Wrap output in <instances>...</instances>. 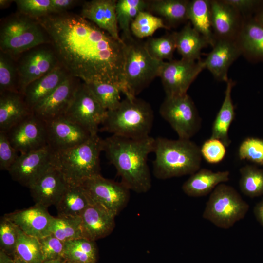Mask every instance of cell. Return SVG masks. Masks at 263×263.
<instances>
[{"label":"cell","instance_id":"1","mask_svg":"<svg viewBox=\"0 0 263 263\" xmlns=\"http://www.w3.org/2000/svg\"><path fill=\"white\" fill-rule=\"evenodd\" d=\"M47 33L59 64L86 83L117 84L126 94L125 43L80 15L52 14L36 19Z\"/></svg>","mask_w":263,"mask_h":263},{"label":"cell","instance_id":"2","mask_svg":"<svg viewBox=\"0 0 263 263\" xmlns=\"http://www.w3.org/2000/svg\"><path fill=\"white\" fill-rule=\"evenodd\" d=\"M155 138L138 139L112 135L103 139V151L115 168L122 183L130 190L145 193L151 187L147 160L153 152Z\"/></svg>","mask_w":263,"mask_h":263},{"label":"cell","instance_id":"3","mask_svg":"<svg viewBox=\"0 0 263 263\" xmlns=\"http://www.w3.org/2000/svg\"><path fill=\"white\" fill-rule=\"evenodd\" d=\"M154 175L160 179L191 175L200 168V147L190 139L155 138Z\"/></svg>","mask_w":263,"mask_h":263},{"label":"cell","instance_id":"4","mask_svg":"<svg viewBox=\"0 0 263 263\" xmlns=\"http://www.w3.org/2000/svg\"><path fill=\"white\" fill-rule=\"evenodd\" d=\"M153 119L148 103L136 97H126L116 109L107 111L101 130L122 137L142 139L150 136Z\"/></svg>","mask_w":263,"mask_h":263},{"label":"cell","instance_id":"5","mask_svg":"<svg viewBox=\"0 0 263 263\" xmlns=\"http://www.w3.org/2000/svg\"><path fill=\"white\" fill-rule=\"evenodd\" d=\"M103 139L98 134L74 148L54 152V164L70 185H80L87 179L100 174V155Z\"/></svg>","mask_w":263,"mask_h":263},{"label":"cell","instance_id":"6","mask_svg":"<svg viewBox=\"0 0 263 263\" xmlns=\"http://www.w3.org/2000/svg\"><path fill=\"white\" fill-rule=\"evenodd\" d=\"M125 43L124 74L126 97H135L153 79L159 76L164 61L152 57L144 43L133 38Z\"/></svg>","mask_w":263,"mask_h":263},{"label":"cell","instance_id":"7","mask_svg":"<svg viewBox=\"0 0 263 263\" xmlns=\"http://www.w3.org/2000/svg\"><path fill=\"white\" fill-rule=\"evenodd\" d=\"M48 43L50 40L47 33L35 19L19 14L1 25L0 51L12 57Z\"/></svg>","mask_w":263,"mask_h":263},{"label":"cell","instance_id":"8","mask_svg":"<svg viewBox=\"0 0 263 263\" xmlns=\"http://www.w3.org/2000/svg\"><path fill=\"white\" fill-rule=\"evenodd\" d=\"M249 208V205L234 188L222 183L211 193L203 217L219 228L227 229L244 218Z\"/></svg>","mask_w":263,"mask_h":263},{"label":"cell","instance_id":"9","mask_svg":"<svg viewBox=\"0 0 263 263\" xmlns=\"http://www.w3.org/2000/svg\"><path fill=\"white\" fill-rule=\"evenodd\" d=\"M159 113L180 139H190L201 128L202 119L193 101L187 94L166 96Z\"/></svg>","mask_w":263,"mask_h":263},{"label":"cell","instance_id":"10","mask_svg":"<svg viewBox=\"0 0 263 263\" xmlns=\"http://www.w3.org/2000/svg\"><path fill=\"white\" fill-rule=\"evenodd\" d=\"M107 111L83 82L79 83L65 116L94 135L97 134Z\"/></svg>","mask_w":263,"mask_h":263},{"label":"cell","instance_id":"11","mask_svg":"<svg viewBox=\"0 0 263 263\" xmlns=\"http://www.w3.org/2000/svg\"><path fill=\"white\" fill-rule=\"evenodd\" d=\"M80 185L92 201L116 216L127 205L130 189L122 183L103 177L100 174L91 177Z\"/></svg>","mask_w":263,"mask_h":263},{"label":"cell","instance_id":"12","mask_svg":"<svg viewBox=\"0 0 263 263\" xmlns=\"http://www.w3.org/2000/svg\"><path fill=\"white\" fill-rule=\"evenodd\" d=\"M205 69L203 60L182 58L164 62L159 74L166 96L180 95Z\"/></svg>","mask_w":263,"mask_h":263},{"label":"cell","instance_id":"13","mask_svg":"<svg viewBox=\"0 0 263 263\" xmlns=\"http://www.w3.org/2000/svg\"><path fill=\"white\" fill-rule=\"evenodd\" d=\"M44 45L26 52L17 64L19 92L22 94L30 83L59 65L52 47Z\"/></svg>","mask_w":263,"mask_h":263},{"label":"cell","instance_id":"14","mask_svg":"<svg viewBox=\"0 0 263 263\" xmlns=\"http://www.w3.org/2000/svg\"><path fill=\"white\" fill-rule=\"evenodd\" d=\"M5 133L19 154L29 153L48 146L46 122L33 113Z\"/></svg>","mask_w":263,"mask_h":263},{"label":"cell","instance_id":"15","mask_svg":"<svg viewBox=\"0 0 263 263\" xmlns=\"http://www.w3.org/2000/svg\"><path fill=\"white\" fill-rule=\"evenodd\" d=\"M54 151L48 145L19 154L8 170L12 179L28 188L54 164Z\"/></svg>","mask_w":263,"mask_h":263},{"label":"cell","instance_id":"16","mask_svg":"<svg viewBox=\"0 0 263 263\" xmlns=\"http://www.w3.org/2000/svg\"><path fill=\"white\" fill-rule=\"evenodd\" d=\"M46 125L48 145L54 152L77 146L91 136L86 130L65 115L47 122Z\"/></svg>","mask_w":263,"mask_h":263},{"label":"cell","instance_id":"17","mask_svg":"<svg viewBox=\"0 0 263 263\" xmlns=\"http://www.w3.org/2000/svg\"><path fill=\"white\" fill-rule=\"evenodd\" d=\"M76 79L69 75L49 96L33 108L32 113L46 122L64 116L80 83Z\"/></svg>","mask_w":263,"mask_h":263},{"label":"cell","instance_id":"18","mask_svg":"<svg viewBox=\"0 0 263 263\" xmlns=\"http://www.w3.org/2000/svg\"><path fill=\"white\" fill-rule=\"evenodd\" d=\"M69 185L60 169L53 165L29 189L35 204L47 208L56 205Z\"/></svg>","mask_w":263,"mask_h":263},{"label":"cell","instance_id":"19","mask_svg":"<svg viewBox=\"0 0 263 263\" xmlns=\"http://www.w3.org/2000/svg\"><path fill=\"white\" fill-rule=\"evenodd\" d=\"M4 216L23 232L38 239L51 234L50 227L54 216L47 208L39 205L5 214Z\"/></svg>","mask_w":263,"mask_h":263},{"label":"cell","instance_id":"20","mask_svg":"<svg viewBox=\"0 0 263 263\" xmlns=\"http://www.w3.org/2000/svg\"><path fill=\"white\" fill-rule=\"evenodd\" d=\"M242 54L236 39H217L212 50L203 60L205 69L217 80L226 82L229 67Z\"/></svg>","mask_w":263,"mask_h":263},{"label":"cell","instance_id":"21","mask_svg":"<svg viewBox=\"0 0 263 263\" xmlns=\"http://www.w3.org/2000/svg\"><path fill=\"white\" fill-rule=\"evenodd\" d=\"M116 0H92L85 2L80 15L92 22L116 40L122 42L117 23Z\"/></svg>","mask_w":263,"mask_h":263},{"label":"cell","instance_id":"22","mask_svg":"<svg viewBox=\"0 0 263 263\" xmlns=\"http://www.w3.org/2000/svg\"><path fill=\"white\" fill-rule=\"evenodd\" d=\"M115 216L93 202L81 215L83 238L95 242L109 235L115 227Z\"/></svg>","mask_w":263,"mask_h":263},{"label":"cell","instance_id":"23","mask_svg":"<svg viewBox=\"0 0 263 263\" xmlns=\"http://www.w3.org/2000/svg\"><path fill=\"white\" fill-rule=\"evenodd\" d=\"M210 2L212 26L217 39H236L243 18L223 0Z\"/></svg>","mask_w":263,"mask_h":263},{"label":"cell","instance_id":"24","mask_svg":"<svg viewBox=\"0 0 263 263\" xmlns=\"http://www.w3.org/2000/svg\"><path fill=\"white\" fill-rule=\"evenodd\" d=\"M69 75L67 71L59 65L30 83L22 94L28 108L32 111L36 105L49 96Z\"/></svg>","mask_w":263,"mask_h":263},{"label":"cell","instance_id":"25","mask_svg":"<svg viewBox=\"0 0 263 263\" xmlns=\"http://www.w3.org/2000/svg\"><path fill=\"white\" fill-rule=\"evenodd\" d=\"M32 113L21 94L17 92L0 94V132H6Z\"/></svg>","mask_w":263,"mask_h":263},{"label":"cell","instance_id":"26","mask_svg":"<svg viewBox=\"0 0 263 263\" xmlns=\"http://www.w3.org/2000/svg\"><path fill=\"white\" fill-rule=\"evenodd\" d=\"M229 176L227 170L213 172L207 169H199L184 183L182 189L189 196H204L211 193L219 184L228 181Z\"/></svg>","mask_w":263,"mask_h":263},{"label":"cell","instance_id":"27","mask_svg":"<svg viewBox=\"0 0 263 263\" xmlns=\"http://www.w3.org/2000/svg\"><path fill=\"white\" fill-rule=\"evenodd\" d=\"M242 54L250 58L263 60V27L253 18H243L236 38Z\"/></svg>","mask_w":263,"mask_h":263},{"label":"cell","instance_id":"28","mask_svg":"<svg viewBox=\"0 0 263 263\" xmlns=\"http://www.w3.org/2000/svg\"><path fill=\"white\" fill-rule=\"evenodd\" d=\"M226 83L225 97L213 123L210 138L220 140L227 147L231 142L229 137V129L235 116L231 98L232 90L235 83L231 79H229Z\"/></svg>","mask_w":263,"mask_h":263},{"label":"cell","instance_id":"29","mask_svg":"<svg viewBox=\"0 0 263 263\" xmlns=\"http://www.w3.org/2000/svg\"><path fill=\"white\" fill-rule=\"evenodd\" d=\"M188 18L192 27L213 47L216 38L212 26L210 0L189 1Z\"/></svg>","mask_w":263,"mask_h":263},{"label":"cell","instance_id":"30","mask_svg":"<svg viewBox=\"0 0 263 263\" xmlns=\"http://www.w3.org/2000/svg\"><path fill=\"white\" fill-rule=\"evenodd\" d=\"M93 201L81 185H70L56 205L58 216L80 217Z\"/></svg>","mask_w":263,"mask_h":263},{"label":"cell","instance_id":"31","mask_svg":"<svg viewBox=\"0 0 263 263\" xmlns=\"http://www.w3.org/2000/svg\"><path fill=\"white\" fill-rule=\"evenodd\" d=\"M176 47L182 58L200 60L202 50L208 45L206 40L188 22L175 32Z\"/></svg>","mask_w":263,"mask_h":263},{"label":"cell","instance_id":"32","mask_svg":"<svg viewBox=\"0 0 263 263\" xmlns=\"http://www.w3.org/2000/svg\"><path fill=\"white\" fill-rule=\"evenodd\" d=\"M63 259L71 263H96L97 249L95 242L81 238L65 242Z\"/></svg>","mask_w":263,"mask_h":263},{"label":"cell","instance_id":"33","mask_svg":"<svg viewBox=\"0 0 263 263\" xmlns=\"http://www.w3.org/2000/svg\"><path fill=\"white\" fill-rule=\"evenodd\" d=\"M189 0H148V9L165 18L172 24L188 19Z\"/></svg>","mask_w":263,"mask_h":263},{"label":"cell","instance_id":"34","mask_svg":"<svg viewBox=\"0 0 263 263\" xmlns=\"http://www.w3.org/2000/svg\"><path fill=\"white\" fill-rule=\"evenodd\" d=\"M148 9V0H118L116 13L119 29L122 32L123 40L132 39L131 25L139 12Z\"/></svg>","mask_w":263,"mask_h":263},{"label":"cell","instance_id":"35","mask_svg":"<svg viewBox=\"0 0 263 263\" xmlns=\"http://www.w3.org/2000/svg\"><path fill=\"white\" fill-rule=\"evenodd\" d=\"M86 84L99 103L107 111L114 110L120 104L122 101L120 94L122 91L118 85L98 81Z\"/></svg>","mask_w":263,"mask_h":263},{"label":"cell","instance_id":"36","mask_svg":"<svg viewBox=\"0 0 263 263\" xmlns=\"http://www.w3.org/2000/svg\"><path fill=\"white\" fill-rule=\"evenodd\" d=\"M239 187L241 192L251 198L263 195V169L246 165L239 169Z\"/></svg>","mask_w":263,"mask_h":263},{"label":"cell","instance_id":"37","mask_svg":"<svg viewBox=\"0 0 263 263\" xmlns=\"http://www.w3.org/2000/svg\"><path fill=\"white\" fill-rule=\"evenodd\" d=\"M50 233L64 243L83 238L81 216L53 217L51 224Z\"/></svg>","mask_w":263,"mask_h":263},{"label":"cell","instance_id":"38","mask_svg":"<svg viewBox=\"0 0 263 263\" xmlns=\"http://www.w3.org/2000/svg\"><path fill=\"white\" fill-rule=\"evenodd\" d=\"M15 255L26 263H43L44 262L39 240L27 235L19 228Z\"/></svg>","mask_w":263,"mask_h":263},{"label":"cell","instance_id":"39","mask_svg":"<svg viewBox=\"0 0 263 263\" xmlns=\"http://www.w3.org/2000/svg\"><path fill=\"white\" fill-rule=\"evenodd\" d=\"M160 28L169 29L163 19L147 11L139 13L131 25L132 33L138 38L151 36Z\"/></svg>","mask_w":263,"mask_h":263},{"label":"cell","instance_id":"40","mask_svg":"<svg viewBox=\"0 0 263 263\" xmlns=\"http://www.w3.org/2000/svg\"><path fill=\"white\" fill-rule=\"evenodd\" d=\"M5 92L19 93V77L13 57L0 51V94Z\"/></svg>","mask_w":263,"mask_h":263},{"label":"cell","instance_id":"41","mask_svg":"<svg viewBox=\"0 0 263 263\" xmlns=\"http://www.w3.org/2000/svg\"><path fill=\"white\" fill-rule=\"evenodd\" d=\"M144 44L150 54L155 59L172 60L176 49L175 32L159 38H150Z\"/></svg>","mask_w":263,"mask_h":263},{"label":"cell","instance_id":"42","mask_svg":"<svg viewBox=\"0 0 263 263\" xmlns=\"http://www.w3.org/2000/svg\"><path fill=\"white\" fill-rule=\"evenodd\" d=\"M14 1L19 14L33 19L53 14L51 0H17Z\"/></svg>","mask_w":263,"mask_h":263},{"label":"cell","instance_id":"43","mask_svg":"<svg viewBox=\"0 0 263 263\" xmlns=\"http://www.w3.org/2000/svg\"><path fill=\"white\" fill-rule=\"evenodd\" d=\"M240 160H246L255 164L263 165V139L249 137L245 138L238 149Z\"/></svg>","mask_w":263,"mask_h":263},{"label":"cell","instance_id":"44","mask_svg":"<svg viewBox=\"0 0 263 263\" xmlns=\"http://www.w3.org/2000/svg\"><path fill=\"white\" fill-rule=\"evenodd\" d=\"M0 247L9 255L15 254L19 235V227L3 216L0 221Z\"/></svg>","mask_w":263,"mask_h":263},{"label":"cell","instance_id":"45","mask_svg":"<svg viewBox=\"0 0 263 263\" xmlns=\"http://www.w3.org/2000/svg\"><path fill=\"white\" fill-rule=\"evenodd\" d=\"M226 146L220 140L210 138L200 147L202 157L208 163L217 164L225 158Z\"/></svg>","mask_w":263,"mask_h":263},{"label":"cell","instance_id":"46","mask_svg":"<svg viewBox=\"0 0 263 263\" xmlns=\"http://www.w3.org/2000/svg\"><path fill=\"white\" fill-rule=\"evenodd\" d=\"M38 240L40 244L44 262L63 259L64 242L52 234Z\"/></svg>","mask_w":263,"mask_h":263},{"label":"cell","instance_id":"47","mask_svg":"<svg viewBox=\"0 0 263 263\" xmlns=\"http://www.w3.org/2000/svg\"><path fill=\"white\" fill-rule=\"evenodd\" d=\"M19 154L10 143L6 133L0 132V170L8 171Z\"/></svg>","mask_w":263,"mask_h":263},{"label":"cell","instance_id":"48","mask_svg":"<svg viewBox=\"0 0 263 263\" xmlns=\"http://www.w3.org/2000/svg\"><path fill=\"white\" fill-rule=\"evenodd\" d=\"M242 16L249 17L248 14L256 10L263 3V1L260 0H223Z\"/></svg>","mask_w":263,"mask_h":263},{"label":"cell","instance_id":"49","mask_svg":"<svg viewBox=\"0 0 263 263\" xmlns=\"http://www.w3.org/2000/svg\"><path fill=\"white\" fill-rule=\"evenodd\" d=\"M53 14L65 12L79 1L74 0H51Z\"/></svg>","mask_w":263,"mask_h":263},{"label":"cell","instance_id":"50","mask_svg":"<svg viewBox=\"0 0 263 263\" xmlns=\"http://www.w3.org/2000/svg\"><path fill=\"white\" fill-rule=\"evenodd\" d=\"M253 212L257 220L263 227V198L255 206Z\"/></svg>","mask_w":263,"mask_h":263},{"label":"cell","instance_id":"51","mask_svg":"<svg viewBox=\"0 0 263 263\" xmlns=\"http://www.w3.org/2000/svg\"><path fill=\"white\" fill-rule=\"evenodd\" d=\"M254 19L263 27V2L256 11Z\"/></svg>","mask_w":263,"mask_h":263},{"label":"cell","instance_id":"52","mask_svg":"<svg viewBox=\"0 0 263 263\" xmlns=\"http://www.w3.org/2000/svg\"><path fill=\"white\" fill-rule=\"evenodd\" d=\"M0 263H15V261L10 255L0 250Z\"/></svg>","mask_w":263,"mask_h":263},{"label":"cell","instance_id":"53","mask_svg":"<svg viewBox=\"0 0 263 263\" xmlns=\"http://www.w3.org/2000/svg\"><path fill=\"white\" fill-rule=\"evenodd\" d=\"M13 1V0H0V8H5L10 6V4Z\"/></svg>","mask_w":263,"mask_h":263},{"label":"cell","instance_id":"54","mask_svg":"<svg viewBox=\"0 0 263 263\" xmlns=\"http://www.w3.org/2000/svg\"><path fill=\"white\" fill-rule=\"evenodd\" d=\"M63 262L64 260L63 259H58L44 261L43 263H63Z\"/></svg>","mask_w":263,"mask_h":263},{"label":"cell","instance_id":"55","mask_svg":"<svg viewBox=\"0 0 263 263\" xmlns=\"http://www.w3.org/2000/svg\"><path fill=\"white\" fill-rule=\"evenodd\" d=\"M14 259L15 263H26L24 261L21 259L17 255H14Z\"/></svg>","mask_w":263,"mask_h":263},{"label":"cell","instance_id":"56","mask_svg":"<svg viewBox=\"0 0 263 263\" xmlns=\"http://www.w3.org/2000/svg\"><path fill=\"white\" fill-rule=\"evenodd\" d=\"M63 263H69L68 262H67V261L64 260Z\"/></svg>","mask_w":263,"mask_h":263}]
</instances>
